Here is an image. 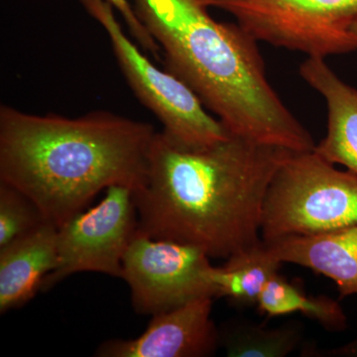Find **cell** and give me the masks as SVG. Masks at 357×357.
Returning <instances> with one entry per match:
<instances>
[{"mask_svg": "<svg viewBox=\"0 0 357 357\" xmlns=\"http://www.w3.org/2000/svg\"><path fill=\"white\" fill-rule=\"evenodd\" d=\"M299 74L325 98L328 109V130L314 151L357 175V89L342 81L324 58L307 57Z\"/></svg>", "mask_w": 357, "mask_h": 357, "instance_id": "obj_10", "label": "cell"}, {"mask_svg": "<svg viewBox=\"0 0 357 357\" xmlns=\"http://www.w3.org/2000/svg\"><path fill=\"white\" fill-rule=\"evenodd\" d=\"M58 227L45 222L0 248V312L24 306L57 266Z\"/></svg>", "mask_w": 357, "mask_h": 357, "instance_id": "obj_11", "label": "cell"}, {"mask_svg": "<svg viewBox=\"0 0 357 357\" xmlns=\"http://www.w3.org/2000/svg\"><path fill=\"white\" fill-rule=\"evenodd\" d=\"M210 259L196 246L136 232L124 255L121 276L130 289L134 310L154 316L204 296L213 298Z\"/></svg>", "mask_w": 357, "mask_h": 357, "instance_id": "obj_8", "label": "cell"}, {"mask_svg": "<svg viewBox=\"0 0 357 357\" xmlns=\"http://www.w3.org/2000/svg\"><path fill=\"white\" fill-rule=\"evenodd\" d=\"M137 229L133 190L112 185L100 204L58 227L57 266L45 279L42 290L81 272L121 278L122 261Z\"/></svg>", "mask_w": 357, "mask_h": 357, "instance_id": "obj_7", "label": "cell"}, {"mask_svg": "<svg viewBox=\"0 0 357 357\" xmlns=\"http://www.w3.org/2000/svg\"><path fill=\"white\" fill-rule=\"evenodd\" d=\"M156 133L147 122L105 110L70 119L1 105L0 182L60 227L102 190L139 189Z\"/></svg>", "mask_w": 357, "mask_h": 357, "instance_id": "obj_2", "label": "cell"}, {"mask_svg": "<svg viewBox=\"0 0 357 357\" xmlns=\"http://www.w3.org/2000/svg\"><path fill=\"white\" fill-rule=\"evenodd\" d=\"M163 50L166 70L198 96L232 135L312 151L311 134L270 84L257 41L238 24L213 20L199 0H132Z\"/></svg>", "mask_w": 357, "mask_h": 357, "instance_id": "obj_3", "label": "cell"}, {"mask_svg": "<svg viewBox=\"0 0 357 357\" xmlns=\"http://www.w3.org/2000/svg\"><path fill=\"white\" fill-rule=\"evenodd\" d=\"M281 265L263 241L234 253L222 267L211 266L208 272L213 298H225L236 306H256L267 282L279 273Z\"/></svg>", "mask_w": 357, "mask_h": 357, "instance_id": "obj_13", "label": "cell"}, {"mask_svg": "<svg viewBox=\"0 0 357 357\" xmlns=\"http://www.w3.org/2000/svg\"><path fill=\"white\" fill-rule=\"evenodd\" d=\"M107 1L114 6L117 13L121 14L124 22L128 26L129 34L133 37L136 43L140 45L142 50L149 52L151 55H153L158 60L161 49H160L156 41L152 38L146 28L138 20L132 4L129 2V0H107Z\"/></svg>", "mask_w": 357, "mask_h": 357, "instance_id": "obj_17", "label": "cell"}, {"mask_svg": "<svg viewBox=\"0 0 357 357\" xmlns=\"http://www.w3.org/2000/svg\"><path fill=\"white\" fill-rule=\"evenodd\" d=\"M279 262L309 268L332 279L340 298L357 296V225L314 236H292L265 244Z\"/></svg>", "mask_w": 357, "mask_h": 357, "instance_id": "obj_12", "label": "cell"}, {"mask_svg": "<svg viewBox=\"0 0 357 357\" xmlns=\"http://www.w3.org/2000/svg\"><path fill=\"white\" fill-rule=\"evenodd\" d=\"M236 17L256 41L328 57L357 51V0H199Z\"/></svg>", "mask_w": 357, "mask_h": 357, "instance_id": "obj_6", "label": "cell"}, {"mask_svg": "<svg viewBox=\"0 0 357 357\" xmlns=\"http://www.w3.org/2000/svg\"><path fill=\"white\" fill-rule=\"evenodd\" d=\"M304 356H321V357H357V338L349 342V344L342 345V347H335L331 349H314V347H311V349H307L305 347L304 351H302Z\"/></svg>", "mask_w": 357, "mask_h": 357, "instance_id": "obj_18", "label": "cell"}, {"mask_svg": "<svg viewBox=\"0 0 357 357\" xmlns=\"http://www.w3.org/2000/svg\"><path fill=\"white\" fill-rule=\"evenodd\" d=\"M351 32L354 33V35L357 37V20L352 23L351 27Z\"/></svg>", "mask_w": 357, "mask_h": 357, "instance_id": "obj_19", "label": "cell"}, {"mask_svg": "<svg viewBox=\"0 0 357 357\" xmlns=\"http://www.w3.org/2000/svg\"><path fill=\"white\" fill-rule=\"evenodd\" d=\"M112 44L122 74L138 100L163 126L162 133L178 146L202 149L229 137L225 126L208 114L198 96L178 77L159 69L122 29L107 0H79Z\"/></svg>", "mask_w": 357, "mask_h": 357, "instance_id": "obj_5", "label": "cell"}, {"mask_svg": "<svg viewBox=\"0 0 357 357\" xmlns=\"http://www.w3.org/2000/svg\"><path fill=\"white\" fill-rule=\"evenodd\" d=\"M215 298L204 296L152 316L146 330L133 340L100 345V357H206L220 347L218 328L211 319Z\"/></svg>", "mask_w": 357, "mask_h": 357, "instance_id": "obj_9", "label": "cell"}, {"mask_svg": "<svg viewBox=\"0 0 357 357\" xmlns=\"http://www.w3.org/2000/svg\"><path fill=\"white\" fill-rule=\"evenodd\" d=\"M357 225V175L340 171L314 150L295 152L265 195L260 236L269 244Z\"/></svg>", "mask_w": 357, "mask_h": 357, "instance_id": "obj_4", "label": "cell"}, {"mask_svg": "<svg viewBox=\"0 0 357 357\" xmlns=\"http://www.w3.org/2000/svg\"><path fill=\"white\" fill-rule=\"evenodd\" d=\"M256 307L268 318L301 312L331 332H342L349 323L337 300L326 295H307L280 273L274 275L267 282Z\"/></svg>", "mask_w": 357, "mask_h": 357, "instance_id": "obj_14", "label": "cell"}, {"mask_svg": "<svg viewBox=\"0 0 357 357\" xmlns=\"http://www.w3.org/2000/svg\"><path fill=\"white\" fill-rule=\"evenodd\" d=\"M295 152L230 134L202 149L157 132L146 175L134 192L137 231L225 258L262 243L265 195Z\"/></svg>", "mask_w": 357, "mask_h": 357, "instance_id": "obj_1", "label": "cell"}, {"mask_svg": "<svg viewBox=\"0 0 357 357\" xmlns=\"http://www.w3.org/2000/svg\"><path fill=\"white\" fill-rule=\"evenodd\" d=\"M46 222L37 206L13 185L0 182V248Z\"/></svg>", "mask_w": 357, "mask_h": 357, "instance_id": "obj_16", "label": "cell"}, {"mask_svg": "<svg viewBox=\"0 0 357 357\" xmlns=\"http://www.w3.org/2000/svg\"><path fill=\"white\" fill-rule=\"evenodd\" d=\"M303 333L298 321L268 328L236 319L218 328L220 347L229 357H285L299 347Z\"/></svg>", "mask_w": 357, "mask_h": 357, "instance_id": "obj_15", "label": "cell"}]
</instances>
